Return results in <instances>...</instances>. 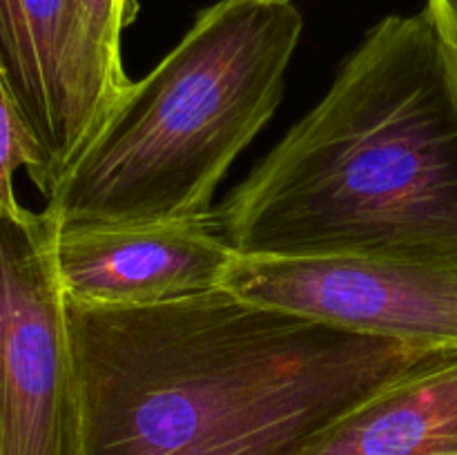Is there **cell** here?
Instances as JSON below:
<instances>
[{
	"mask_svg": "<svg viewBox=\"0 0 457 455\" xmlns=\"http://www.w3.org/2000/svg\"><path fill=\"white\" fill-rule=\"evenodd\" d=\"M303 455H457V351L361 401Z\"/></svg>",
	"mask_w": 457,
	"mask_h": 455,
	"instance_id": "8",
	"label": "cell"
},
{
	"mask_svg": "<svg viewBox=\"0 0 457 455\" xmlns=\"http://www.w3.org/2000/svg\"><path fill=\"white\" fill-rule=\"evenodd\" d=\"M34 165V145H31L29 134L22 125L16 103H13L12 92L7 87V80L0 70V208H22L16 190H13V177L21 168H25L29 174Z\"/></svg>",
	"mask_w": 457,
	"mask_h": 455,
	"instance_id": "9",
	"label": "cell"
},
{
	"mask_svg": "<svg viewBox=\"0 0 457 455\" xmlns=\"http://www.w3.org/2000/svg\"><path fill=\"white\" fill-rule=\"evenodd\" d=\"M221 288L348 333L457 348V268L373 257L235 254Z\"/></svg>",
	"mask_w": 457,
	"mask_h": 455,
	"instance_id": "6",
	"label": "cell"
},
{
	"mask_svg": "<svg viewBox=\"0 0 457 455\" xmlns=\"http://www.w3.org/2000/svg\"><path fill=\"white\" fill-rule=\"evenodd\" d=\"M457 71V0H424Z\"/></svg>",
	"mask_w": 457,
	"mask_h": 455,
	"instance_id": "11",
	"label": "cell"
},
{
	"mask_svg": "<svg viewBox=\"0 0 457 455\" xmlns=\"http://www.w3.org/2000/svg\"><path fill=\"white\" fill-rule=\"evenodd\" d=\"M67 321L80 455H303L361 401L457 351L348 333L223 288L138 308L67 299Z\"/></svg>",
	"mask_w": 457,
	"mask_h": 455,
	"instance_id": "1",
	"label": "cell"
},
{
	"mask_svg": "<svg viewBox=\"0 0 457 455\" xmlns=\"http://www.w3.org/2000/svg\"><path fill=\"white\" fill-rule=\"evenodd\" d=\"M0 70L31 138V183L47 199L132 79L110 56L83 0H0Z\"/></svg>",
	"mask_w": 457,
	"mask_h": 455,
	"instance_id": "5",
	"label": "cell"
},
{
	"mask_svg": "<svg viewBox=\"0 0 457 455\" xmlns=\"http://www.w3.org/2000/svg\"><path fill=\"white\" fill-rule=\"evenodd\" d=\"M0 455H80L54 221L25 205L0 208Z\"/></svg>",
	"mask_w": 457,
	"mask_h": 455,
	"instance_id": "4",
	"label": "cell"
},
{
	"mask_svg": "<svg viewBox=\"0 0 457 455\" xmlns=\"http://www.w3.org/2000/svg\"><path fill=\"white\" fill-rule=\"evenodd\" d=\"M94 36L110 56L123 61V34L138 13V0H83Z\"/></svg>",
	"mask_w": 457,
	"mask_h": 455,
	"instance_id": "10",
	"label": "cell"
},
{
	"mask_svg": "<svg viewBox=\"0 0 457 455\" xmlns=\"http://www.w3.org/2000/svg\"><path fill=\"white\" fill-rule=\"evenodd\" d=\"M235 254L214 219L70 228L54 223V261L62 293L85 306H154L221 288Z\"/></svg>",
	"mask_w": 457,
	"mask_h": 455,
	"instance_id": "7",
	"label": "cell"
},
{
	"mask_svg": "<svg viewBox=\"0 0 457 455\" xmlns=\"http://www.w3.org/2000/svg\"><path fill=\"white\" fill-rule=\"evenodd\" d=\"M303 34L293 0H217L112 107L45 199L56 226L212 221L241 152L279 107Z\"/></svg>",
	"mask_w": 457,
	"mask_h": 455,
	"instance_id": "3",
	"label": "cell"
},
{
	"mask_svg": "<svg viewBox=\"0 0 457 455\" xmlns=\"http://www.w3.org/2000/svg\"><path fill=\"white\" fill-rule=\"evenodd\" d=\"M214 223L248 257L457 268V71L427 7L366 31Z\"/></svg>",
	"mask_w": 457,
	"mask_h": 455,
	"instance_id": "2",
	"label": "cell"
}]
</instances>
